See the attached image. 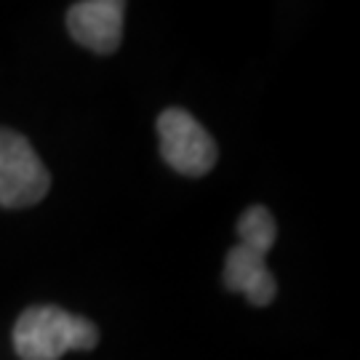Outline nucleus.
Returning <instances> with one entry per match:
<instances>
[{"instance_id": "1", "label": "nucleus", "mask_w": 360, "mask_h": 360, "mask_svg": "<svg viewBox=\"0 0 360 360\" xmlns=\"http://www.w3.org/2000/svg\"><path fill=\"white\" fill-rule=\"evenodd\" d=\"M99 328L62 307H30L13 326V349L22 360H59L70 349H91Z\"/></svg>"}, {"instance_id": "2", "label": "nucleus", "mask_w": 360, "mask_h": 360, "mask_svg": "<svg viewBox=\"0 0 360 360\" xmlns=\"http://www.w3.org/2000/svg\"><path fill=\"white\" fill-rule=\"evenodd\" d=\"M51 190V174L22 134L0 129V206L30 208Z\"/></svg>"}, {"instance_id": "3", "label": "nucleus", "mask_w": 360, "mask_h": 360, "mask_svg": "<svg viewBox=\"0 0 360 360\" xmlns=\"http://www.w3.org/2000/svg\"><path fill=\"white\" fill-rule=\"evenodd\" d=\"M160 155L184 176H203L217 166V142L187 110L171 107L158 117Z\"/></svg>"}, {"instance_id": "4", "label": "nucleus", "mask_w": 360, "mask_h": 360, "mask_svg": "<svg viewBox=\"0 0 360 360\" xmlns=\"http://www.w3.org/2000/svg\"><path fill=\"white\" fill-rule=\"evenodd\" d=\"M123 0H83L67 8V30L94 53H112L123 38Z\"/></svg>"}, {"instance_id": "5", "label": "nucleus", "mask_w": 360, "mask_h": 360, "mask_svg": "<svg viewBox=\"0 0 360 360\" xmlns=\"http://www.w3.org/2000/svg\"><path fill=\"white\" fill-rule=\"evenodd\" d=\"M224 285L227 291L243 294L251 304L264 307L270 304L275 294H278V283L267 270V262L262 254L245 248V245H235L227 262H224Z\"/></svg>"}, {"instance_id": "6", "label": "nucleus", "mask_w": 360, "mask_h": 360, "mask_svg": "<svg viewBox=\"0 0 360 360\" xmlns=\"http://www.w3.org/2000/svg\"><path fill=\"white\" fill-rule=\"evenodd\" d=\"M238 238H240V245L257 251L262 257H267V251L275 245V238H278V227H275V219H272L270 208H245L240 219H238Z\"/></svg>"}]
</instances>
